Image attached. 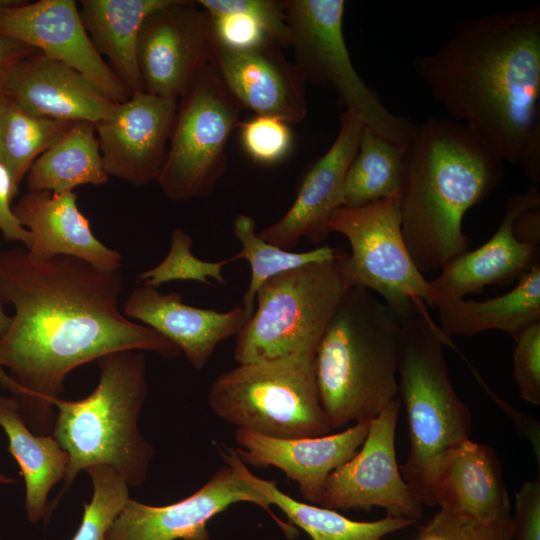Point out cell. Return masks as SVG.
Returning a JSON list of instances; mask_svg holds the SVG:
<instances>
[{
  "label": "cell",
  "mask_w": 540,
  "mask_h": 540,
  "mask_svg": "<svg viewBox=\"0 0 540 540\" xmlns=\"http://www.w3.org/2000/svg\"><path fill=\"white\" fill-rule=\"evenodd\" d=\"M120 270L104 271L71 256L34 260L26 249L0 252V301L15 313L0 338V385L39 435L53 428L50 400L75 368L118 351L182 352L119 309Z\"/></svg>",
  "instance_id": "6da1fadb"
},
{
  "label": "cell",
  "mask_w": 540,
  "mask_h": 540,
  "mask_svg": "<svg viewBox=\"0 0 540 540\" xmlns=\"http://www.w3.org/2000/svg\"><path fill=\"white\" fill-rule=\"evenodd\" d=\"M414 68L449 119L540 180V8L459 20Z\"/></svg>",
  "instance_id": "7a4b0ae2"
},
{
  "label": "cell",
  "mask_w": 540,
  "mask_h": 540,
  "mask_svg": "<svg viewBox=\"0 0 540 540\" xmlns=\"http://www.w3.org/2000/svg\"><path fill=\"white\" fill-rule=\"evenodd\" d=\"M503 160L471 129L430 117L404 146L401 228L419 271L440 272L468 250L463 219L500 183Z\"/></svg>",
  "instance_id": "3957f363"
},
{
  "label": "cell",
  "mask_w": 540,
  "mask_h": 540,
  "mask_svg": "<svg viewBox=\"0 0 540 540\" xmlns=\"http://www.w3.org/2000/svg\"><path fill=\"white\" fill-rule=\"evenodd\" d=\"M402 321L373 292L350 288L315 352L319 400L331 429L369 421L398 397Z\"/></svg>",
  "instance_id": "277c9868"
},
{
  "label": "cell",
  "mask_w": 540,
  "mask_h": 540,
  "mask_svg": "<svg viewBox=\"0 0 540 540\" xmlns=\"http://www.w3.org/2000/svg\"><path fill=\"white\" fill-rule=\"evenodd\" d=\"M100 378L87 397L55 406L52 435L69 456L64 489L77 474L94 465H108L129 486L142 484L153 456L138 429V416L148 393L146 361L140 351L113 352L97 360Z\"/></svg>",
  "instance_id": "5b68a950"
},
{
  "label": "cell",
  "mask_w": 540,
  "mask_h": 540,
  "mask_svg": "<svg viewBox=\"0 0 540 540\" xmlns=\"http://www.w3.org/2000/svg\"><path fill=\"white\" fill-rule=\"evenodd\" d=\"M445 345L454 347L426 308L402 321L397 385L406 410L410 450L400 471L415 497L428 506H436L442 457L472 434V414L452 385Z\"/></svg>",
  "instance_id": "8992f818"
},
{
  "label": "cell",
  "mask_w": 540,
  "mask_h": 540,
  "mask_svg": "<svg viewBox=\"0 0 540 540\" xmlns=\"http://www.w3.org/2000/svg\"><path fill=\"white\" fill-rule=\"evenodd\" d=\"M342 253L307 264L265 282L256 308L236 335L239 364L295 355H315L319 342L346 292Z\"/></svg>",
  "instance_id": "52a82bcc"
},
{
  "label": "cell",
  "mask_w": 540,
  "mask_h": 540,
  "mask_svg": "<svg viewBox=\"0 0 540 540\" xmlns=\"http://www.w3.org/2000/svg\"><path fill=\"white\" fill-rule=\"evenodd\" d=\"M314 357L295 355L239 364L213 381L211 410L237 429L275 438L330 433L319 400Z\"/></svg>",
  "instance_id": "ba28073f"
},
{
  "label": "cell",
  "mask_w": 540,
  "mask_h": 540,
  "mask_svg": "<svg viewBox=\"0 0 540 540\" xmlns=\"http://www.w3.org/2000/svg\"><path fill=\"white\" fill-rule=\"evenodd\" d=\"M284 5L294 64L304 80L335 91L338 103L359 115L366 128L405 145L416 124L389 111L357 73L343 33L346 2L286 0Z\"/></svg>",
  "instance_id": "9c48e42d"
},
{
  "label": "cell",
  "mask_w": 540,
  "mask_h": 540,
  "mask_svg": "<svg viewBox=\"0 0 540 540\" xmlns=\"http://www.w3.org/2000/svg\"><path fill=\"white\" fill-rule=\"evenodd\" d=\"M328 228L350 244V254L342 253L341 260L350 288L379 295L401 321L426 304L433 305L430 281L417 268L403 237L399 195L361 207H342Z\"/></svg>",
  "instance_id": "30bf717a"
},
{
  "label": "cell",
  "mask_w": 540,
  "mask_h": 540,
  "mask_svg": "<svg viewBox=\"0 0 540 540\" xmlns=\"http://www.w3.org/2000/svg\"><path fill=\"white\" fill-rule=\"evenodd\" d=\"M241 106L213 58L180 97L166 158L157 179L173 201L207 197L227 168L226 147L239 127Z\"/></svg>",
  "instance_id": "8fae6325"
},
{
  "label": "cell",
  "mask_w": 540,
  "mask_h": 540,
  "mask_svg": "<svg viewBox=\"0 0 540 540\" xmlns=\"http://www.w3.org/2000/svg\"><path fill=\"white\" fill-rule=\"evenodd\" d=\"M401 401L390 402L370 420L359 450L327 478L319 506L330 509L371 510L414 522L422 504L403 479L396 459L395 433Z\"/></svg>",
  "instance_id": "7c38bea8"
},
{
  "label": "cell",
  "mask_w": 540,
  "mask_h": 540,
  "mask_svg": "<svg viewBox=\"0 0 540 540\" xmlns=\"http://www.w3.org/2000/svg\"><path fill=\"white\" fill-rule=\"evenodd\" d=\"M240 502L264 509L288 538L298 534L290 523L278 519L263 494L227 465L199 490L172 504L151 506L129 499L105 540H211L208 522Z\"/></svg>",
  "instance_id": "4fadbf2b"
},
{
  "label": "cell",
  "mask_w": 540,
  "mask_h": 540,
  "mask_svg": "<svg viewBox=\"0 0 540 540\" xmlns=\"http://www.w3.org/2000/svg\"><path fill=\"white\" fill-rule=\"evenodd\" d=\"M209 14L196 1L168 0L144 20L137 62L144 91L178 99L212 59Z\"/></svg>",
  "instance_id": "5bb4252c"
},
{
  "label": "cell",
  "mask_w": 540,
  "mask_h": 540,
  "mask_svg": "<svg viewBox=\"0 0 540 540\" xmlns=\"http://www.w3.org/2000/svg\"><path fill=\"white\" fill-rule=\"evenodd\" d=\"M0 36L61 61L96 84L117 103L131 93L97 52L74 0H39L0 11Z\"/></svg>",
  "instance_id": "9a60e30c"
},
{
  "label": "cell",
  "mask_w": 540,
  "mask_h": 540,
  "mask_svg": "<svg viewBox=\"0 0 540 540\" xmlns=\"http://www.w3.org/2000/svg\"><path fill=\"white\" fill-rule=\"evenodd\" d=\"M177 106L176 99L140 91L117 103L107 118L94 124L108 176L135 186L157 181Z\"/></svg>",
  "instance_id": "2e32d148"
},
{
  "label": "cell",
  "mask_w": 540,
  "mask_h": 540,
  "mask_svg": "<svg viewBox=\"0 0 540 540\" xmlns=\"http://www.w3.org/2000/svg\"><path fill=\"white\" fill-rule=\"evenodd\" d=\"M339 123L333 143L304 175L290 208L258 233L263 240L290 250L303 238L314 244L328 238L329 221L343 207L346 173L365 128L362 118L349 110L340 114Z\"/></svg>",
  "instance_id": "e0dca14e"
},
{
  "label": "cell",
  "mask_w": 540,
  "mask_h": 540,
  "mask_svg": "<svg viewBox=\"0 0 540 540\" xmlns=\"http://www.w3.org/2000/svg\"><path fill=\"white\" fill-rule=\"evenodd\" d=\"M540 207L538 187L510 196L503 218L493 236L477 249L452 259L430 281L433 305L439 301L464 299L481 293L489 285H508L539 265V247L519 241L513 231L516 218L524 211Z\"/></svg>",
  "instance_id": "ac0fdd59"
},
{
  "label": "cell",
  "mask_w": 540,
  "mask_h": 540,
  "mask_svg": "<svg viewBox=\"0 0 540 540\" xmlns=\"http://www.w3.org/2000/svg\"><path fill=\"white\" fill-rule=\"evenodd\" d=\"M281 49L272 41L245 51L229 50L213 42L212 58L241 107L256 116L299 123L307 116L306 81Z\"/></svg>",
  "instance_id": "d6986e66"
},
{
  "label": "cell",
  "mask_w": 540,
  "mask_h": 540,
  "mask_svg": "<svg viewBox=\"0 0 540 540\" xmlns=\"http://www.w3.org/2000/svg\"><path fill=\"white\" fill-rule=\"evenodd\" d=\"M0 93L30 114L71 122L95 124L117 105L79 71L37 50L10 70Z\"/></svg>",
  "instance_id": "ffe728a7"
},
{
  "label": "cell",
  "mask_w": 540,
  "mask_h": 540,
  "mask_svg": "<svg viewBox=\"0 0 540 540\" xmlns=\"http://www.w3.org/2000/svg\"><path fill=\"white\" fill-rule=\"evenodd\" d=\"M369 421L316 437L283 439L236 429V453L255 467L273 466L298 484L307 503L319 505L329 475L347 462L362 445Z\"/></svg>",
  "instance_id": "44dd1931"
},
{
  "label": "cell",
  "mask_w": 540,
  "mask_h": 540,
  "mask_svg": "<svg viewBox=\"0 0 540 540\" xmlns=\"http://www.w3.org/2000/svg\"><path fill=\"white\" fill-rule=\"evenodd\" d=\"M123 314L174 343L196 370L204 368L218 344L237 335L247 321L242 306L226 312L194 307L178 292L163 294L143 284L130 292Z\"/></svg>",
  "instance_id": "7402d4cb"
},
{
  "label": "cell",
  "mask_w": 540,
  "mask_h": 540,
  "mask_svg": "<svg viewBox=\"0 0 540 540\" xmlns=\"http://www.w3.org/2000/svg\"><path fill=\"white\" fill-rule=\"evenodd\" d=\"M12 211L30 232L31 243L26 250L32 259L63 255L81 259L100 270H120V252L107 247L93 234L73 191H28L12 205Z\"/></svg>",
  "instance_id": "603a6c76"
},
{
  "label": "cell",
  "mask_w": 540,
  "mask_h": 540,
  "mask_svg": "<svg viewBox=\"0 0 540 540\" xmlns=\"http://www.w3.org/2000/svg\"><path fill=\"white\" fill-rule=\"evenodd\" d=\"M435 501L439 509L467 523L511 515L510 499L495 451L468 439L445 453L437 470Z\"/></svg>",
  "instance_id": "cb8c5ba5"
},
{
  "label": "cell",
  "mask_w": 540,
  "mask_h": 540,
  "mask_svg": "<svg viewBox=\"0 0 540 540\" xmlns=\"http://www.w3.org/2000/svg\"><path fill=\"white\" fill-rule=\"evenodd\" d=\"M438 324L450 341L452 336H474L501 330L514 340L529 326L540 322V266L524 273L507 293L482 301L454 299L439 301Z\"/></svg>",
  "instance_id": "d4e9b609"
},
{
  "label": "cell",
  "mask_w": 540,
  "mask_h": 540,
  "mask_svg": "<svg viewBox=\"0 0 540 540\" xmlns=\"http://www.w3.org/2000/svg\"><path fill=\"white\" fill-rule=\"evenodd\" d=\"M219 451L227 465L263 494L271 505L278 507L290 524L302 529L312 540H384L415 523L390 515L374 521H356L334 509L298 501L284 493L275 480L263 479L250 472L234 448L219 447Z\"/></svg>",
  "instance_id": "484cf974"
},
{
  "label": "cell",
  "mask_w": 540,
  "mask_h": 540,
  "mask_svg": "<svg viewBox=\"0 0 540 540\" xmlns=\"http://www.w3.org/2000/svg\"><path fill=\"white\" fill-rule=\"evenodd\" d=\"M168 0H81L80 16L97 52L132 94L144 91L137 41L145 18Z\"/></svg>",
  "instance_id": "4316f807"
},
{
  "label": "cell",
  "mask_w": 540,
  "mask_h": 540,
  "mask_svg": "<svg viewBox=\"0 0 540 540\" xmlns=\"http://www.w3.org/2000/svg\"><path fill=\"white\" fill-rule=\"evenodd\" d=\"M0 426L8 437V450L25 482L28 520L36 523L47 514L51 488L64 479L69 456L50 435H35L23 420L15 396H0Z\"/></svg>",
  "instance_id": "83f0119b"
},
{
  "label": "cell",
  "mask_w": 540,
  "mask_h": 540,
  "mask_svg": "<svg viewBox=\"0 0 540 540\" xmlns=\"http://www.w3.org/2000/svg\"><path fill=\"white\" fill-rule=\"evenodd\" d=\"M94 123L75 122L40 155L26 175L28 191L72 192L74 188L108 181Z\"/></svg>",
  "instance_id": "f1b7e54d"
},
{
  "label": "cell",
  "mask_w": 540,
  "mask_h": 540,
  "mask_svg": "<svg viewBox=\"0 0 540 540\" xmlns=\"http://www.w3.org/2000/svg\"><path fill=\"white\" fill-rule=\"evenodd\" d=\"M404 146L365 127L346 173L343 207H361L399 195L404 177Z\"/></svg>",
  "instance_id": "f546056e"
},
{
  "label": "cell",
  "mask_w": 540,
  "mask_h": 540,
  "mask_svg": "<svg viewBox=\"0 0 540 540\" xmlns=\"http://www.w3.org/2000/svg\"><path fill=\"white\" fill-rule=\"evenodd\" d=\"M75 122L30 114L0 93V158L15 196L29 169Z\"/></svg>",
  "instance_id": "4dcf8cb0"
},
{
  "label": "cell",
  "mask_w": 540,
  "mask_h": 540,
  "mask_svg": "<svg viewBox=\"0 0 540 540\" xmlns=\"http://www.w3.org/2000/svg\"><path fill=\"white\" fill-rule=\"evenodd\" d=\"M233 233L242 248L230 257V261L245 259L251 268L249 286L242 300L247 319L254 311L258 290L269 279L307 264L331 260L337 254L334 248L327 245L306 252L282 249L263 240L256 232L254 219L246 214H239L233 220Z\"/></svg>",
  "instance_id": "1f68e13d"
},
{
  "label": "cell",
  "mask_w": 540,
  "mask_h": 540,
  "mask_svg": "<svg viewBox=\"0 0 540 540\" xmlns=\"http://www.w3.org/2000/svg\"><path fill=\"white\" fill-rule=\"evenodd\" d=\"M87 473L93 484V495L84 503L81 524L72 540H105L113 522L129 498V485L111 466L94 465Z\"/></svg>",
  "instance_id": "d6a6232c"
},
{
  "label": "cell",
  "mask_w": 540,
  "mask_h": 540,
  "mask_svg": "<svg viewBox=\"0 0 540 540\" xmlns=\"http://www.w3.org/2000/svg\"><path fill=\"white\" fill-rule=\"evenodd\" d=\"M193 240L182 228H176L171 235L170 249L167 256L155 267L139 275L143 285L154 288L176 280L197 281L213 285L209 278L220 285L226 280L222 275V268L230 263V258L209 262L197 258L192 253Z\"/></svg>",
  "instance_id": "836d02e7"
},
{
  "label": "cell",
  "mask_w": 540,
  "mask_h": 540,
  "mask_svg": "<svg viewBox=\"0 0 540 540\" xmlns=\"http://www.w3.org/2000/svg\"><path fill=\"white\" fill-rule=\"evenodd\" d=\"M240 142L250 159L261 165L284 161L293 149L289 123L274 117L255 116L240 122Z\"/></svg>",
  "instance_id": "e575fe53"
},
{
  "label": "cell",
  "mask_w": 540,
  "mask_h": 540,
  "mask_svg": "<svg viewBox=\"0 0 540 540\" xmlns=\"http://www.w3.org/2000/svg\"><path fill=\"white\" fill-rule=\"evenodd\" d=\"M208 14L243 13L261 24L269 38L280 47H290V29L284 1L275 0H198Z\"/></svg>",
  "instance_id": "d590c367"
},
{
  "label": "cell",
  "mask_w": 540,
  "mask_h": 540,
  "mask_svg": "<svg viewBox=\"0 0 540 540\" xmlns=\"http://www.w3.org/2000/svg\"><path fill=\"white\" fill-rule=\"evenodd\" d=\"M513 377L522 399L540 405V322L523 331L515 340Z\"/></svg>",
  "instance_id": "8d00e7d4"
},
{
  "label": "cell",
  "mask_w": 540,
  "mask_h": 540,
  "mask_svg": "<svg viewBox=\"0 0 540 540\" xmlns=\"http://www.w3.org/2000/svg\"><path fill=\"white\" fill-rule=\"evenodd\" d=\"M209 17L213 42L223 48L245 51L272 41L261 24L246 14H209Z\"/></svg>",
  "instance_id": "74e56055"
},
{
  "label": "cell",
  "mask_w": 540,
  "mask_h": 540,
  "mask_svg": "<svg viewBox=\"0 0 540 540\" xmlns=\"http://www.w3.org/2000/svg\"><path fill=\"white\" fill-rule=\"evenodd\" d=\"M512 539L540 540V476L522 484L515 496Z\"/></svg>",
  "instance_id": "f35d334b"
},
{
  "label": "cell",
  "mask_w": 540,
  "mask_h": 540,
  "mask_svg": "<svg viewBox=\"0 0 540 540\" xmlns=\"http://www.w3.org/2000/svg\"><path fill=\"white\" fill-rule=\"evenodd\" d=\"M15 197L10 174L0 158V231L6 240L20 241L27 249L31 243V235L12 211Z\"/></svg>",
  "instance_id": "ab89813d"
},
{
  "label": "cell",
  "mask_w": 540,
  "mask_h": 540,
  "mask_svg": "<svg viewBox=\"0 0 540 540\" xmlns=\"http://www.w3.org/2000/svg\"><path fill=\"white\" fill-rule=\"evenodd\" d=\"M34 51V48L19 41L0 36V89L10 70Z\"/></svg>",
  "instance_id": "60d3db41"
},
{
  "label": "cell",
  "mask_w": 540,
  "mask_h": 540,
  "mask_svg": "<svg viewBox=\"0 0 540 540\" xmlns=\"http://www.w3.org/2000/svg\"><path fill=\"white\" fill-rule=\"evenodd\" d=\"M513 231L519 241L539 247L540 207L531 208L521 213L514 221Z\"/></svg>",
  "instance_id": "b9f144b4"
},
{
  "label": "cell",
  "mask_w": 540,
  "mask_h": 540,
  "mask_svg": "<svg viewBox=\"0 0 540 540\" xmlns=\"http://www.w3.org/2000/svg\"><path fill=\"white\" fill-rule=\"evenodd\" d=\"M11 323V316L6 314L3 309V304L0 301V338L6 333Z\"/></svg>",
  "instance_id": "7bdbcfd3"
},
{
  "label": "cell",
  "mask_w": 540,
  "mask_h": 540,
  "mask_svg": "<svg viewBox=\"0 0 540 540\" xmlns=\"http://www.w3.org/2000/svg\"><path fill=\"white\" fill-rule=\"evenodd\" d=\"M22 0H0V11L12 7L18 3H20Z\"/></svg>",
  "instance_id": "ee69618b"
},
{
  "label": "cell",
  "mask_w": 540,
  "mask_h": 540,
  "mask_svg": "<svg viewBox=\"0 0 540 540\" xmlns=\"http://www.w3.org/2000/svg\"><path fill=\"white\" fill-rule=\"evenodd\" d=\"M11 482H14L13 478L7 477V476L0 473V484H2V483H11Z\"/></svg>",
  "instance_id": "f6af8a7d"
}]
</instances>
